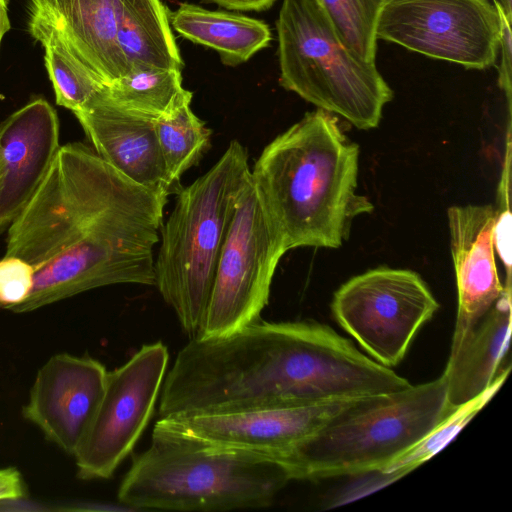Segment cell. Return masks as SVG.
<instances>
[{
  "mask_svg": "<svg viewBox=\"0 0 512 512\" xmlns=\"http://www.w3.org/2000/svg\"><path fill=\"white\" fill-rule=\"evenodd\" d=\"M168 196L137 184L79 142L60 146L11 221L5 255L34 269L26 313L114 284L154 285V247Z\"/></svg>",
  "mask_w": 512,
  "mask_h": 512,
  "instance_id": "6da1fadb",
  "label": "cell"
},
{
  "mask_svg": "<svg viewBox=\"0 0 512 512\" xmlns=\"http://www.w3.org/2000/svg\"><path fill=\"white\" fill-rule=\"evenodd\" d=\"M336 115L316 109L265 146L250 170L258 200L287 251L338 248L353 220L371 213L357 193L359 146Z\"/></svg>",
  "mask_w": 512,
  "mask_h": 512,
  "instance_id": "7a4b0ae2",
  "label": "cell"
},
{
  "mask_svg": "<svg viewBox=\"0 0 512 512\" xmlns=\"http://www.w3.org/2000/svg\"><path fill=\"white\" fill-rule=\"evenodd\" d=\"M290 480L288 469L267 456L207 442L159 419L117 496L131 510L254 509L270 506Z\"/></svg>",
  "mask_w": 512,
  "mask_h": 512,
  "instance_id": "3957f363",
  "label": "cell"
},
{
  "mask_svg": "<svg viewBox=\"0 0 512 512\" xmlns=\"http://www.w3.org/2000/svg\"><path fill=\"white\" fill-rule=\"evenodd\" d=\"M250 181L247 150L232 140L212 168L176 194L160 228L154 285L189 339L199 335L218 259Z\"/></svg>",
  "mask_w": 512,
  "mask_h": 512,
  "instance_id": "277c9868",
  "label": "cell"
},
{
  "mask_svg": "<svg viewBox=\"0 0 512 512\" xmlns=\"http://www.w3.org/2000/svg\"><path fill=\"white\" fill-rule=\"evenodd\" d=\"M456 407L444 373L432 381L358 398L280 463L292 480H319L384 469Z\"/></svg>",
  "mask_w": 512,
  "mask_h": 512,
  "instance_id": "5b68a950",
  "label": "cell"
},
{
  "mask_svg": "<svg viewBox=\"0 0 512 512\" xmlns=\"http://www.w3.org/2000/svg\"><path fill=\"white\" fill-rule=\"evenodd\" d=\"M280 84L358 129L376 128L393 90L347 48L316 0H283L276 22Z\"/></svg>",
  "mask_w": 512,
  "mask_h": 512,
  "instance_id": "8992f818",
  "label": "cell"
},
{
  "mask_svg": "<svg viewBox=\"0 0 512 512\" xmlns=\"http://www.w3.org/2000/svg\"><path fill=\"white\" fill-rule=\"evenodd\" d=\"M286 252L250 181L224 241L197 337L226 336L260 320L275 270Z\"/></svg>",
  "mask_w": 512,
  "mask_h": 512,
  "instance_id": "52a82bcc",
  "label": "cell"
},
{
  "mask_svg": "<svg viewBox=\"0 0 512 512\" xmlns=\"http://www.w3.org/2000/svg\"><path fill=\"white\" fill-rule=\"evenodd\" d=\"M439 309L420 275L378 267L352 277L334 293L337 323L378 363L398 365L419 329Z\"/></svg>",
  "mask_w": 512,
  "mask_h": 512,
  "instance_id": "ba28073f",
  "label": "cell"
},
{
  "mask_svg": "<svg viewBox=\"0 0 512 512\" xmlns=\"http://www.w3.org/2000/svg\"><path fill=\"white\" fill-rule=\"evenodd\" d=\"M500 35L488 0H386L376 25L377 39L477 70L495 65Z\"/></svg>",
  "mask_w": 512,
  "mask_h": 512,
  "instance_id": "9c48e42d",
  "label": "cell"
},
{
  "mask_svg": "<svg viewBox=\"0 0 512 512\" xmlns=\"http://www.w3.org/2000/svg\"><path fill=\"white\" fill-rule=\"evenodd\" d=\"M168 361V349L158 341L107 373L102 398L73 455L79 478L108 479L130 454L154 413Z\"/></svg>",
  "mask_w": 512,
  "mask_h": 512,
  "instance_id": "30bf717a",
  "label": "cell"
},
{
  "mask_svg": "<svg viewBox=\"0 0 512 512\" xmlns=\"http://www.w3.org/2000/svg\"><path fill=\"white\" fill-rule=\"evenodd\" d=\"M107 373L89 356L53 355L36 374L23 417L73 456L102 398Z\"/></svg>",
  "mask_w": 512,
  "mask_h": 512,
  "instance_id": "8fae6325",
  "label": "cell"
},
{
  "mask_svg": "<svg viewBox=\"0 0 512 512\" xmlns=\"http://www.w3.org/2000/svg\"><path fill=\"white\" fill-rule=\"evenodd\" d=\"M353 400L159 419L207 442L250 450L280 463Z\"/></svg>",
  "mask_w": 512,
  "mask_h": 512,
  "instance_id": "7c38bea8",
  "label": "cell"
},
{
  "mask_svg": "<svg viewBox=\"0 0 512 512\" xmlns=\"http://www.w3.org/2000/svg\"><path fill=\"white\" fill-rule=\"evenodd\" d=\"M458 308L450 352L503 295L493 245L494 207L451 206L447 210Z\"/></svg>",
  "mask_w": 512,
  "mask_h": 512,
  "instance_id": "4fadbf2b",
  "label": "cell"
},
{
  "mask_svg": "<svg viewBox=\"0 0 512 512\" xmlns=\"http://www.w3.org/2000/svg\"><path fill=\"white\" fill-rule=\"evenodd\" d=\"M59 147L56 111L42 98L0 125V226L11 223L34 195Z\"/></svg>",
  "mask_w": 512,
  "mask_h": 512,
  "instance_id": "5bb4252c",
  "label": "cell"
},
{
  "mask_svg": "<svg viewBox=\"0 0 512 512\" xmlns=\"http://www.w3.org/2000/svg\"><path fill=\"white\" fill-rule=\"evenodd\" d=\"M103 88L74 113L94 151L137 184L167 196L173 194L158 145L155 119L119 106Z\"/></svg>",
  "mask_w": 512,
  "mask_h": 512,
  "instance_id": "9a60e30c",
  "label": "cell"
},
{
  "mask_svg": "<svg viewBox=\"0 0 512 512\" xmlns=\"http://www.w3.org/2000/svg\"><path fill=\"white\" fill-rule=\"evenodd\" d=\"M123 0H30V12L54 25L105 86L130 69L117 42Z\"/></svg>",
  "mask_w": 512,
  "mask_h": 512,
  "instance_id": "2e32d148",
  "label": "cell"
},
{
  "mask_svg": "<svg viewBox=\"0 0 512 512\" xmlns=\"http://www.w3.org/2000/svg\"><path fill=\"white\" fill-rule=\"evenodd\" d=\"M511 331V288L450 352L444 370L447 396L453 407L482 394L495 380L496 371L508 351Z\"/></svg>",
  "mask_w": 512,
  "mask_h": 512,
  "instance_id": "e0dca14e",
  "label": "cell"
},
{
  "mask_svg": "<svg viewBox=\"0 0 512 512\" xmlns=\"http://www.w3.org/2000/svg\"><path fill=\"white\" fill-rule=\"evenodd\" d=\"M171 24L181 36L215 50L231 66L246 62L271 41L263 21L189 3L180 4L172 13Z\"/></svg>",
  "mask_w": 512,
  "mask_h": 512,
  "instance_id": "ac0fdd59",
  "label": "cell"
},
{
  "mask_svg": "<svg viewBox=\"0 0 512 512\" xmlns=\"http://www.w3.org/2000/svg\"><path fill=\"white\" fill-rule=\"evenodd\" d=\"M117 42L129 67L142 64L181 70L183 66L161 0H123Z\"/></svg>",
  "mask_w": 512,
  "mask_h": 512,
  "instance_id": "d6986e66",
  "label": "cell"
},
{
  "mask_svg": "<svg viewBox=\"0 0 512 512\" xmlns=\"http://www.w3.org/2000/svg\"><path fill=\"white\" fill-rule=\"evenodd\" d=\"M29 31L44 48V60L56 102L79 111L105 85L63 34L40 15L30 12Z\"/></svg>",
  "mask_w": 512,
  "mask_h": 512,
  "instance_id": "ffe728a7",
  "label": "cell"
},
{
  "mask_svg": "<svg viewBox=\"0 0 512 512\" xmlns=\"http://www.w3.org/2000/svg\"><path fill=\"white\" fill-rule=\"evenodd\" d=\"M103 89L119 106L154 119L192 100V93L182 86L181 70L142 64L131 65L123 77Z\"/></svg>",
  "mask_w": 512,
  "mask_h": 512,
  "instance_id": "44dd1931",
  "label": "cell"
},
{
  "mask_svg": "<svg viewBox=\"0 0 512 512\" xmlns=\"http://www.w3.org/2000/svg\"><path fill=\"white\" fill-rule=\"evenodd\" d=\"M190 103L155 119L158 145L173 194L182 189L184 172L198 163L210 145L211 130L193 113Z\"/></svg>",
  "mask_w": 512,
  "mask_h": 512,
  "instance_id": "7402d4cb",
  "label": "cell"
},
{
  "mask_svg": "<svg viewBox=\"0 0 512 512\" xmlns=\"http://www.w3.org/2000/svg\"><path fill=\"white\" fill-rule=\"evenodd\" d=\"M509 371V367L503 370L482 394L457 406L454 411L440 421L424 438L402 455L395 458L382 470L405 476L433 457L488 403L507 378Z\"/></svg>",
  "mask_w": 512,
  "mask_h": 512,
  "instance_id": "603a6c76",
  "label": "cell"
},
{
  "mask_svg": "<svg viewBox=\"0 0 512 512\" xmlns=\"http://www.w3.org/2000/svg\"><path fill=\"white\" fill-rule=\"evenodd\" d=\"M342 43L367 62H375L376 25L386 0H316Z\"/></svg>",
  "mask_w": 512,
  "mask_h": 512,
  "instance_id": "cb8c5ba5",
  "label": "cell"
},
{
  "mask_svg": "<svg viewBox=\"0 0 512 512\" xmlns=\"http://www.w3.org/2000/svg\"><path fill=\"white\" fill-rule=\"evenodd\" d=\"M511 137L507 135L505 159L498 185V207L494 208L493 245L507 272L506 285L511 286V212L509 205L511 174Z\"/></svg>",
  "mask_w": 512,
  "mask_h": 512,
  "instance_id": "d4e9b609",
  "label": "cell"
},
{
  "mask_svg": "<svg viewBox=\"0 0 512 512\" xmlns=\"http://www.w3.org/2000/svg\"><path fill=\"white\" fill-rule=\"evenodd\" d=\"M34 286V269L25 260L4 255L0 259V307L11 310L23 303Z\"/></svg>",
  "mask_w": 512,
  "mask_h": 512,
  "instance_id": "484cf974",
  "label": "cell"
},
{
  "mask_svg": "<svg viewBox=\"0 0 512 512\" xmlns=\"http://www.w3.org/2000/svg\"><path fill=\"white\" fill-rule=\"evenodd\" d=\"M494 5L496 6L501 23V35H500V45H499V55H500V65L498 68V84L500 89L505 93L509 112L511 110V92H512V83H511V64H512V54H511V42H512V32H511V10H507L503 7V5L498 0H493Z\"/></svg>",
  "mask_w": 512,
  "mask_h": 512,
  "instance_id": "4316f807",
  "label": "cell"
},
{
  "mask_svg": "<svg viewBox=\"0 0 512 512\" xmlns=\"http://www.w3.org/2000/svg\"><path fill=\"white\" fill-rule=\"evenodd\" d=\"M358 476L360 479L351 482L345 489H342L338 496L333 497L328 507L354 501L403 477L398 473L383 470L366 472L358 474Z\"/></svg>",
  "mask_w": 512,
  "mask_h": 512,
  "instance_id": "83f0119b",
  "label": "cell"
},
{
  "mask_svg": "<svg viewBox=\"0 0 512 512\" xmlns=\"http://www.w3.org/2000/svg\"><path fill=\"white\" fill-rule=\"evenodd\" d=\"M24 495V484L16 468H0V501L17 500Z\"/></svg>",
  "mask_w": 512,
  "mask_h": 512,
  "instance_id": "f1b7e54d",
  "label": "cell"
},
{
  "mask_svg": "<svg viewBox=\"0 0 512 512\" xmlns=\"http://www.w3.org/2000/svg\"><path fill=\"white\" fill-rule=\"evenodd\" d=\"M216 4L240 11H262L270 8L276 0H211Z\"/></svg>",
  "mask_w": 512,
  "mask_h": 512,
  "instance_id": "f546056e",
  "label": "cell"
},
{
  "mask_svg": "<svg viewBox=\"0 0 512 512\" xmlns=\"http://www.w3.org/2000/svg\"><path fill=\"white\" fill-rule=\"evenodd\" d=\"M10 29L8 0H0V43L4 34Z\"/></svg>",
  "mask_w": 512,
  "mask_h": 512,
  "instance_id": "4dcf8cb0",
  "label": "cell"
},
{
  "mask_svg": "<svg viewBox=\"0 0 512 512\" xmlns=\"http://www.w3.org/2000/svg\"><path fill=\"white\" fill-rule=\"evenodd\" d=\"M498 1L503 2V1H505V0H498Z\"/></svg>",
  "mask_w": 512,
  "mask_h": 512,
  "instance_id": "1f68e13d",
  "label": "cell"
}]
</instances>
